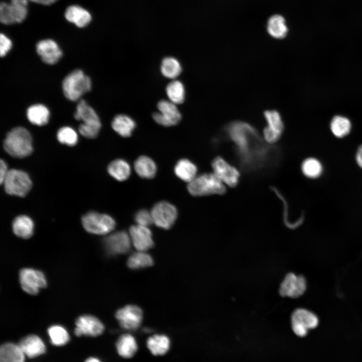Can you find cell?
<instances>
[{"mask_svg": "<svg viewBox=\"0 0 362 362\" xmlns=\"http://www.w3.org/2000/svg\"><path fill=\"white\" fill-rule=\"evenodd\" d=\"M4 148L13 157L21 158L28 156L33 151L31 135L26 128L15 127L7 133Z\"/></svg>", "mask_w": 362, "mask_h": 362, "instance_id": "cell-2", "label": "cell"}, {"mask_svg": "<svg viewBox=\"0 0 362 362\" xmlns=\"http://www.w3.org/2000/svg\"><path fill=\"white\" fill-rule=\"evenodd\" d=\"M267 31L273 37L281 39L285 38L288 32L285 19L281 15L272 16L267 22Z\"/></svg>", "mask_w": 362, "mask_h": 362, "instance_id": "cell-32", "label": "cell"}, {"mask_svg": "<svg viewBox=\"0 0 362 362\" xmlns=\"http://www.w3.org/2000/svg\"><path fill=\"white\" fill-rule=\"evenodd\" d=\"M25 354L19 345L3 344L0 348V362H24Z\"/></svg>", "mask_w": 362, "mask_h": 362, "instance_id": "cell-30", "label": "cell"}, {"mask_svg": "<svg viewBox=\"0 0 362 362\" xmlns=\"http://www.w3.org/2000/svg\"><path fill=\"white\" fill-rule=\"evenodd\" d=\"M81 222L87 232L97 235L108 234L116 226L115 221L111 216L94 211L84 215Z\"/></svg>", "mask_w": 362, "mask_h": 362, "instance_id": "cell-5", "label": "cell"}, {"mask_svg": "<svg viewBox=\"0 0 362 362\" xmlns=\"http://www.w3.org/2000/svg\"><path fill=\"white\" fill-rule=\"evenodd\" d=\"M24 354L33 358L45 352V346L41 339L36 335H29L23 338L18 344Z\"/></svg>", "mask_w": 362, "mask_h": 362, "instance_id": "cell-21", "label": "cell"}, {"mask_svg": "<svg viewBox=\"0 0 362 362\" xmlns=\"http://www.w3.org/2000/svg\"><path fill=\"white\" fill-rule=\"evenodd\" d=\"M31 2L42 4L44 5H49L56 2L57 0H29Z\"/></svg>", "mask_w": 362, "mask_h": 362, "instance_id": "cell-45", "label": "cell"}, {"mask_svg": "<svg viewBox=\"0 0 362 362\" xmlns=\"http://www.w3.org/2000/svg\"><path fill=\"white\" fill-rule=\"evenodd\" d=\"M214 173L225 185L233 188L239 180L238 170L221 156H217L212 162Z\"/></svg>", "mask_w": 362, "mask_h": 362, "instance_id": "cell-12", "label": "cell"}, {"mask_svg": "<svg viewBox=\"0 0 362 362\" xmlns=\"http://www.w3.org/2000/svg\"><path fill=\"white\" fill-rule=\"evenodd\" d=\"M3 184L7 194L22 197L28 193L32 187V182L28 174L16 169L9 170Z\"/></svg>", "mask_w": 362, "mask_h": 362, "instance_id": "cell-6", "label": "cell"}, {"mask_svg": "<svg viewBox=\"0 0 362 362\" xmlns=\"http://www.w3.org/2000/svg\"><path fill=\"white\" fill-rule=\"evenodd\" d=\"M36 51L42 61L48 64L56 63L62 56V52L57 43L51 39H45L38 42Z\"/></svg>", "mask_w": 362, "mask_h": 362, "instance_id": "cell-19", "label": "cell"}, {"mask_svg": "<svg viewBox=\"0 0 362 362\" xmlns=\"http://www.w3.org/2000/svg\"><path fill=\"white\" fill-rule=\"evenodd\" d=\"M115 317L122 328L134 330L138 329L141 324L143 312L137 306L128 305L118 310Z\"/></svg>", "mask_w": 362, "mask_h": 362, "instance_id": "cell-14", "label": "cell"}, {"mask_svg": "<svg viewBox=\"0 0 362 362\" xmlns=\"http://www.w3.org/2000/svg\"><path fill=\"white\" fill-rule=\"evenodd\" d=\"M85 362H101V361L97 358L89 357V358H87L85 361Z\"/></svg>", "mask_w": 362, "mask_h": 362, "instance_id": "cell-47", "label": "cell"}, {"mask_svg": "<svg viewBox=\"0 0 362 362\" xmlns=\"http://www.w3.org/2000/svg\"><path fill=\"white\" fill-rule=\"evenodd\" d=\"M301 169L306 176L312 178L319 177L322 171L321 163L314 158L305 159L302 164Z\"/></svg>", "mask_w": 362, "mask_h": 362, "instance_id": "cell-38", "label": "cell"}, {"mask_svg": "<svg viewBox=\"0 0 362 362\" xmlns=\"http://www.w3.org/2000/svg\"><path fill=\"white\" fill-rule=\"evenodd\" d=\"M26 114L30 123L41 126L48 122L50 112L48 109L44 105L35 104L28 108Z\"/></svg>", "mask_w": 362, "mask_h": 362, "instance_id": "cell-29", "label": "cell"}, {"mask_svg": "<svg viewBox=\"0 0 362 362\" xmlns=\"http://www.w3.org/2000/svg\"><path fill=\"white\" fill-rule=\"evenodd\" d=\"M197 170V166L186 158L179 160L174 168L175 175L182 180L189 183L196 177Z\"/></svg>", "mask_w": 362, "mask_h": 362, "instance_id": "cell-28", "label": "cell"}, {"mask_svg": "<svg viewBox=\"0 0 362 362\" xmlns=\"http://www.w3.org/2000/svg\"><path fill=\"white\" fill-rule=\"evenodd\" d=\"M129 235L134 247L139 251L147 250L154 246L152 232L147 227L132 225L129 229Z\"/></svg>", "mask_w": 362, "mask_h": 362, "instance_id": "cell-18", "label": "cell"}, {"mask_svg": "<svg viewBox=\"0 0 362 362\" xmlns=\"http://www.w3.org/2000/svg\"><path fill=\"white\" fill-rule=\"evenodd\" d=\"M166 95L170 102L175 105L182 104L185 100V90L179 80H173L166 87Z\"/></svg>", "mask_w": 362, "mask_h": 362, "instance_id": "cell-34", "label": "cell"}, {"mask_svg": "<svg viewBox=\"0 0 362 362\" xmlns=\"http://www.w3.org/2000/svg\"><path fill=\"white\" fill-rule=\"evenodd\" d=\"M74 117L78 121H81L82 124L101 128L100 118L94 109L86 102L80 100L76 108Z\"/></svg>", "mask_w": 362, "mask_h": 362, "instance_id": "cell-20", "label": "cell"}, {"mask_svg": "<svg viewBox=\"0 0 362 362\" xmlns=\"http://www.w3.org/2000/svg\"><path fill=\"white\" fill-rule=\"evenodd\" d=\"M112 127L119 135L123 137H130L135 128V121L129 116L120 114L113 120Z\"/></svg>", "mask_w": 362, "mask_h": 362, "instance_id": "cell-26", "label": "cell"}, {"mask_svg": "<svg viewBox=\"0 0 362 362\" xmlns=\"http://www.w3.org/2000/svg\"><path fill=\"white\" fill-rule=\"evenodd\" d=\"M355 158L358 165L362 168V145L358 147Z\"/></svg>", "mask_w": 362, "mask_h": 362, "instance_id": "cell-44", "label": "cell"}, {"mask_svg": "<svg viewBox=\"0 0 362 362\" xmlns=\"http://www.w3.org/2000/svg\"><path fill=\"white\" fill-rule=\"evenodd\" d=\"M9 170L6 162L1 159L0 162V183L1 184H3Z\"/></svg>", "mask_w": 362, "mask_h": 362, "instance_id": "cell-43", "label": "cell"}, {"mask_svg": "<svg viewBox=\"0 0 362 362\" xmlns=\"http://www.w3.org/2000/svg\"><path fill=\"white\" fill-rule=\"evenodd\" d=\"M330 129L336 137H343L349 133L351 129V123L350 121L346 117L336 116L331 120Z\"/></svg>", "mask_w": 362, "mask_h": 362, "instance_id": "cell-36", "label": "cell"}, {"mask_svg": "<svg viewBox=\"0 0 362 362\" xmlns=\"http://www.w3.org/2000/svg\"><path fill=\"white\" fill-rule=\"evenodd\" d=\"M267 126L263 130V138L273 144L281 138L284 130V124L280 113L277 110H266L263 113Z\"/></svg>", "mask_w": 362, "mask_h": 362, "instance_id": "cell-11", "label": "cell"}, {"mask_svg": "<svg viewBox=\"0 0 362 362\" xmlns=\"http://www.w3.org/2000/svg\"><path fill=\"white\" fill-rule=\"evenodd\" d=\"M12 47L11 40L5 34H1L0 36V55L4 57L11 50Z\"/></svg>", "mask_w": 362, "mask_h": 362, "instance_id": "cell-42", "label": "cell"}, {"mask_svg": "<svg viewBox=\"0 0 362 362\" xmlns=\"http://www.w3.org/2000/svg\"><path fill=\"white\" fill-rule=\"evenodd\" d=\"M51 342L54 345L61 346L65 344L69 339L66 330L60 325H53L48 329Z\"/></svg>", "mask_w": 362, "mask_h": 362, "instance_id": "cell-37", "label": "cell"}, {"mask_svg": "<svg viewBox=\"0 0 362 362\" xmlns=\"http://www.w3.org/2000/svg\"><path fill=\"white\" fill-rule=\"evenodd\" d=\"M27 12V6L2 2L0 5V20L6 25L21 23L26 18Z\"/></svg>", "mask_w": 362, "mask_h": 362, "instance_id": "cell-17", "label": "cell"}, {"mask_svg": "<svg viewBox=\"0 0 362 362\" xmlns=\"http://www.w3.org/2000/svg\"><path fill=\"white\" fill-rule=\"evenodd\" d=\"M225 185L214 173H206L196 176L189 183L187 189L194 196L221 195L226 192Z\"/></svg>", "mask_w": 362, "mask_h": 362, "instance_id": "cell-3", "label": "cell"}, {"mask_svg": "<svg viewBox=\"0 0 362 362\" xmlns=\"http://www.w3.org/2000/svg\"><path fill=\"white\" fill-rule=\"evenodd\" d=\"M74 333L76 336L82 335L97 336L101 335L104 330L102 322L97 317L90 315L79 316L76 320Z\"/></svg>", "mask_w": 362, "mask_h": 362, "instance_id": "cell-16", "label": "cell"}, {"mask_svg": "<svg viewBox=\"0 0 362 362\" xmlns=\"http://www.w3.org/2000/svg\"><path fill=\"white\" fill-rule=\"evenodd\" d=\"M159 111L153 114V118L158 124L169 127L176 125L182 116L176 106L170 101L161 100L157 104Z\"/></svg>", "mask_w": 362, "mask_h": 362, "instance_id": "cell-13", "label": "cell"}, {"mask_svg": "<svg viewBox=\"0 0 362 362\" xmlns=\"http://www.w3.org/2000/svg\"><path fill=\"white\" fill-rule=\"evenodd\" d=\"M92 89V81L89 76L79 69L69 73L62 82V89L65 97L71 101L78 100Z\"/></svg>", "mask_w": 362, "mask_h": 362, "instance_id": "cell-4", "label": "cell"}, {"mask_svg": "<svg viewBox=\"0 0 362 362\" xmlns=\"http://www.w3.org/2000/svg\"><path fill=\"white\" fill-rule=\"evenodd\" d=\"M151 213L153 223L163 229H170L177 217L176 207L166 201H160L154 205Z\"/></svg>", "mask_w": 362, "mask_h": 362, "instance_id": "cell-8", "label": "cell"}, {"mask_svg": "<svg viewBox=\"0 0 362 362\" xmlns=\"http://www.w3.org/2000/svg\"><path fill=\"white\" fill-rule=\"evenodd\" d=\"M19 279L22 289L31 295H36L41 289L47 286L43 273L32 268L22 269L20 272Z\"/></svg>", "mask_w": 362, "mask_h": 362, "instance_id": "cell-9", "label": "cell"}, {"mask_svg": "<svg viewBox=\"0 0 362 362\" xmlns=\"http://www.w3.org/2000/svg\"><path fill=\"white\" fill-rule=\"evenodd\" d=\"M28 1L29 0H11L10 2L15 4L27 6Z\"/></svg>", "mask_w": 362, "mask_h": 362, "instance_id": "cell-46", "label": "cell"}, {"mask_svg": "<svg viewBox=\"0 0 362 362\" xmlns=\"http://www.w3.org/2000/svg\"><path fill=\"white\" fill-rule=\"evenodd\" d=\"M152 257L149 254L140 251L131 254L128 259L127 265L133 269L149 267L153 264Z\"/></svg>", "mask_w": 362, "mask_h": 362, "instance_id": "cell-35", "label": "cell"}, {"mask_svg": "<svg viewBox=\"0 0 362 362\" xmlns=\"http://www.w3.org/2000/svg\"><path fill=\"white\" fill-rule=\"evenodd\" d=\"M146 345L153 355H162L168 351L170 346V341L169 338L165 335L155 334L147 339Z\"/></svg>", "mask_w": 362, "mask_h": 362, "instance_id": "cell-25", "label": "cell"}, {"mask_svg": "<svg viewBox=\"0 0 362 362\" xmlns=\"http://www.w3.org/2000/svg\"><path fill=\"white\" fill-rule=\"evenodd\" d=\"M100 128L80 124L78 127L79 133L83 137L93 139L97 137Z\"/></svg>", "mask_w": 362, "mask_h": 362, "instance_id": "cell-41", "label": "cell"}, {"mask_svg": "<svg viewBox=\"0 0 362 362\" xmlns=\"http://www.w3.org/2000/svg\"><path fill=\"white\" fill-rule=\"evenodd\" d=\"M306 289L307 282L304 277L289 273L280 285L279 293L283 297L296 298L304 294Z\"/></svg>", "mask_w": 362, "mask_h": 362, "instance_id": "cell-10", "label": "cell"}, {"mask_svg": "<svg viewBox=\"0 0 362 362\" xmlns=\"http://www.w3.org/2000/svg\"><path fill=\"white\" fill-rule=\"evenodd\" d=\"M223 136L232 142L241 168L250 174H262L276 167L281 159L280 148L267 143L249 124L235 121L223 128Z\"/></svg>", "mask_w": 362, "mask_h": 362, "instance_id": "cell-1", "label": "cell"}, {"mask_svg": "<svg viewBox=\"0 0 362 362\" xmlns=\"http://www.w3.org/2000/svg\"><path fill=\"white\" fill-rule=\"evenodd\" d=\"M134 166L136 172L142 178L150 179L156 175V164L153 159L148 156H139L135 160Z\"/></svg>", "mask_w": 362, "mask_h": 362, "instance_id": "cell-24", "label": "cell"}, {"mask_svg": "<svg viewBox=\"0 0 362 362\" xmlns=\"http://www.w3.org/2000/svg\"><path fill=\"white\" fill-rule=\"evenodd\" d=\"M103 244L105 249L109 254H124L130 250L131 238L126 231H118L105 238Z\"/></svg>", "mask_w": 362, "mask_h": 362, "instance_id": "cell-15", "label": "cell"}, {"mask_svg": "<svg viewBox=\"0 0 362 362\" xmlns=\"http://www.w3.org/2000/svg\"><path fill=\"white\" fill-rule=\"evenodd\" d=\"M57 138L60 143L72 146L77 143L78 135L73 129L65 126L59 129L57 133Z\"/></svg>", "mask_w": 362, "mask_h": 362, "instance_id": "cell-39", "label": "cell"}, {"mask_svg": "<svg viewBox=\"0 0 362 362\" xmlns=\"http://www.w3.org/2000/svg\"><path fill=\"white\" fill-rule=\"evenodd\" d=\"M160 70L165 77L175 79L182 72V66L179 61L172 57L164 58L161 64Z\"/></svg>", "mask_w": 362, "mask_h": 362, "instance_id": "cell-33", "label": "cell"}, {"mask_svg": "<svg viewBox=\"0 0 362 362\" xmlns=\"http://www.w3.org/2000/svg\"><path fill=\"white\" fill-rule=\"evenodd\" d=\"M292 328L294 333L300 337L306 336L310 329L316 328L319 323L317 316L305 308L295 309L291 316Z\"/></svg>", "mask_w": 362, "mask_h": 362, "instance_id": "cell-7", "label": "cell"}, {"mask_svg": "<svg viewBox=\"0 0 362 362\" xmlns=\"http://www.w3.org/2000/svg\"><path fill=\"white\" fill-rule=\"evenodd\" d=\"M65 17L79 28L85 27L92 20L91 15L87 10L76 5L70 6L66 9Z\"/></svg>", "mask_w": 362, "mask_h": 362, "instance_id": "cell-22", "label": "cell"}, {"mask_svg": "<svg viewBox=\"0 0 362 362\" xmlns=\"http://www.w3.org/2000/svg\"><path fill=\"white\" fill-rule=\"evenodd\" d=\"M134 219L137 225L147 227L153 223L151 212L146 209L138 210L134 216Z\"/></svg>", "mask_w": 362, "mask_h": 362, "instance_id": "cell-40", "label": "cell"}, {"mask_svg": "<svg viewBox=\"0 0 362 362\" xmlns=\"http://www.w3.org/2000/svg\"><path fill=\"white\" fill-rule=\"evenodd\" d=\"M33 220L26 215L17 217L12 224L13 231L17 236L27 239L32 236L34 230Z\"/></svg>", "mask_w": 362, "mask_h": 362, "instance_id": "cell-27", "label": "cell"}, {"mask_svg": "<svg viewBox=\"0 0 362 362\" xmlns=\"http://www.w3.org/2000/svg\"><path fill=\"white\" fill-rule=\"evenodd\" d=\"M107 169L111 176L120 182L126 180L131 174L130 164L122 159H117L112 161Z\"/></svg>", "mask_w": 362, "mask_h": 362, "instance_id": "cell-31", "label": "cell"}, {"mask_svg": "<svg viewBox=\"0 0 362 362\" xmlns=\"http://www.w3.org/2000/svg\"><path fill=\"white\" fill-rule=\"evenodd\" d=\"M116 348L120 356L125 358H129L136 353L138 345L133 336L130 334H124L118 339Z\"/></svg>", "mask_w": 362, "mask_h": 362, "instance_id": "cell-23", "label": "cell"}]
</instances>
